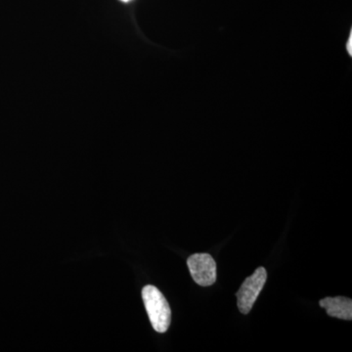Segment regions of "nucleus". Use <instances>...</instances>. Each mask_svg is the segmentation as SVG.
I'll return each mask as SVG.
<instances>
[{
    "instance_id": "nucleus-2",
    "label": "nucleus",
    "mask_w": 352,
    "mask_h": 352,
    "mask_svg": "<svg viewBox=\"0 0 352 352\" xmlns=\"http://www.w3.org/2000/svg\"><path fill=\"white\" fill-rule=\"evenodd\" d=\"M266 280L267 272L264 267H258L252 276L245 280L239 291L236 294L237 305L241 314H250L259 294L263 291Z\"/></svg>"
},
{
    "instance_id": "nucleus-4",
    "label": "nucleus",
    "mask_w": 352,
    "mask_h": 352,
    "mask_svg": "<svg viewBox=\"0 0 352 352\" xmlns=\"http://www.w3.org/2000/svg\"><path fill=\"white\" fill-rule=\"evenodd\" d=\"M321 307L326 310L328 315L342 320H351L352 319V300L344 296H336V298H325L319 302Z\"/></svg>"
},
{
    "instance_id": "nucleus-3",
    "label": "nucleus",
    "mask_w": 352,
    "mask_h": 352,
    "mask_svg": "<svg viewBox=\"0 0 352 352\" xmlns=\"http://www.w3.org/2000/svg\"><path fill=\"white\" fill-rule=\"evenodd\" d=\"M187 265L194 281L200 286H212L217 281V263L210 254H192L187 259Z\"/></svg>"
},
{
    "instance_id": "nucleus-6",
    "label": "nucleus",
    "mask_w": 352,
    "mask_h": 352,
    "mask_svg": "<svg viewBox=\"0 0 352 352\" xmlns=\"http://www.w3.org/2000/svg\"><path fill=\"white\" fill-rule=\"evenodd\" d=\"M122 1L127 2V1H131V0H122Z\"/></svg>"
},
{
    "instance_id": "nucleus-5",
    "label": "nucleus",
    "mask_w": 352,
    "mask_h": 352,
    "mask_svg": "<svg viewBox=\"0 0 352 352\" xmlns=\"http://www.w3.org/2000/svg\"><path fill=\"white\" fill-rule=\"evenodd\" d=\"M352 34H351V38H349V43H347V51H349V54L352 55Z\"/></svg>"
},
{
    "instance_id": "nucleus-1",
    "label": "nucleus",
    "mask_w": 352,
    "mask_h": 352,
    "mask_svg": "<svg viewBox=\"0 0 352 352\" xmlns=\"http://www.w3.org/2000/svg\"><path fill=\"white\" fill-rule=\"evenodd\" d=\"M142 298L154 330L157 333H166L170 328L171 321V311L168 300L161 291L152 285L143 288Z\"/></svg>"
}]
</instances>
